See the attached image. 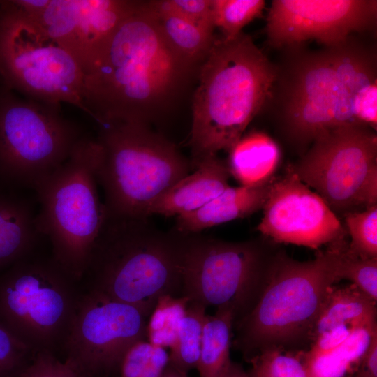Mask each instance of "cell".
<instances>
[{
    "label": "cell",
    "mask_w": 377,
    "mask_h": 377,
    "mask_svg": "<svg viewBox=\"0 0 377 377\" xmlns=\"http://www.w3.org/2000/svg\"><path fill=\"white\" fill-rule=\"evenodd\" d=\"M195 170L161 194L149 209V216H180L194 212L210 202L229 186L228 165L216 155L206 157Z\"/></svg>",
    "instance_id": "cell-17"
},
{
    "label": "cell",
    "mask_w": 377,
    "mask_h": 377,
    "mask_svg": "<svg viewBox=\"0 0 377 377\" xmlns=\"http://www.w3.org/2000/svg\"><path fill=\"white\" fill-rule=\"evenodd\" d=\"M193 67L168 44L147 1H135L83 71L87 114L98 124L149 125L175 100Z\"/></svg>",
    "instance_id": "cell-1"
},
{
    "label": "cell",
    "mask_w": 377,
    "mask_h": 377,
    "mask_svg": "<svg viewBox=\"0 0 377 377\" xmlns=\"http://www.w3.org/2000/svg\"><path fill=\"white\" fill-rule=\"evenodd\" d=\"M235 310L230 305L217 307L214 315H206L197 369L200 377H226L232 362L230 357Z\"/></svg>",
    "instance_id": "cell-21"
},
{
    "label": "cell",
    "mask_w": 377,
    "mask_h": 377,
    "mask_svg": "<svg viewBox=\"0 0 377 377\" xmlns=\"http://www.w3.org/2000/svg\"><path fill=\"white\" fill-rule=\"evenodd\" d=\"M376 302L354 284L338 288L333 286L309 332L316 337L339 325L376 326Z\"/></svg>",
    "instance_id": "cell-20"
},
{
    "label": "cell",
    "mask_w": 377,
    "mask_h": 377,
    "mask_svg": "<svg viewBox=\"0 0 377 377\" xmlns=\"http://www.w3.org/2000/svg\"><path fill=\"white\" fill-rule=\"evenodd\" d=\"M145 315L138 308L97 291L73 322L69 357L79 371H109L146 334Z\"/></svg>",
    "instance_id": "cell-15"
},
{
    "label": "cell",
    "mask_w": 377,
    "mask_h": 377,
    "mask_svg": "<svg viewBox=\"0 0 377 377\" xmlns=\"http://www.w3.org/2000/svg\"><path fill=\"white\" fill-rule=\"evenodd\" d=\"M59 106L0 88L2 177L34 189L67 158L82 135Z\"/></svg>",
    "instance_id": "cell-9"
},
{
    "label": "cell",
    "mask_w": 377,
    "mask_h": 377,
    "mask_svg": "<svg viewBox=\"0 0 377 377\" xmlns=\"http://www.w3.org/2000/svg\"><path fill=\"white\" fill-rule=\"evenodd\" d=\"M252 364L248 377H311L304 363L273 347L253 358Z\"/></svg>",
    "instance_id": "cell-29"
},
{
    "label": "cell",
    "mask_w": 377,
    "mask_h": 377,
    "mask_svg": "<svg viewBox=\"0 0 377 377\" xmlns=\"http://www.w3.org/2000/svg\"><path fill=\"white\" fill-rule=\"evenodd\" d=\"M344 217L351 239L349 252L360 258H377V205Z\"/></svg>",
    "instance_id": "cell-28"
},
{
    "label": "cell",
    "mask_w": 377,
    "mask_h": 377,
    "mask_svg": "<svg viewBox=\"0 0 377 377\" xmlns=\"http://www.w3.org/2000/svg\"><path fill=\"white\" fill-rule=\"evenodd\" d=\"M36 214L24 201L0 197V264L31 247L39 233Z\"/></svg>",
    "instance_id": "cell-22"
},
{
    "label": "cell",
    "mask_w": 377,
    "mask_h": 377,
    "mask_svg": "<svg viewBox=\"0 0 377 377\" xmlns=\"http://www.w3.org/2000/svg\"><path fill=\"white\" fill-rule=\"evenodd\" d=\"M161 377H188L187 373L184 372L169 363L165 368Z\"/></svg>",
    "instance_id": "cell-37"
},
{
    "label": "cell",
    "mask_w": 377,
    "mask_h": 377,
    "mask_svg": "<svg viewBox=\"0 0 377 377\" xmlns=\"http://www.w3.org/2000/svg\"><path fill=\"white\" fill-rule=\"evenodd\" d=\"M147 4L156 16L163 38L176 54L193 66L205 59L215 38L213 31L172 12L156 8L150 1Z\"/></svg>",
    "instance_id": "cell-23"
},
{
    "label": "cell",
    "mask_w": 377,
    "mask_h": 377,
    "mask_svg": "<svg viewBox=\"0 0 377 377\" xmlns=\"http://www.w3.org/2000/svg\"><path fill=\"white\" fill-rule=\"evenodd\" d=\"M96 178L108 214L148 218L166 189L190 173L191 164L170 140L135 122L98 124Z\"/></svg>",
    "instance_id": "cell-6"
},
{
    "label": "cell",
    "mask_w": 377,
    "mask_h": 377,
    "mask_svg": "<svg viewBox=\"0 0 377 377\" xmlns=\"http://www.w3.org/2000/svg\"><path fill=\"white\" fill-rule=\"evenodd\" d=\"M80 374L71 360L63 362L47 352H40L27 363L18 377H79Z\"/></svg>",
    "instance_id": "cell-33"
},
{
    "label": "cell",
    "mask_w": 377,
    "mask_h": 377,
    "mask_svg": "<svg viewBox=\"0 0 377 377\" xmlns=\"http://www.w3.org/2000/svg\"><path fill=\"white\" fill-rule=\"evenodd\" d=\"M272 178L256 186H229L202 207L177 216L175 229L182 234H195L253 214L263 208Z\"/></svg>",
    "instance_id": "cell-18"
},
{
    "label": "cell",
    "mask_w": 377,
    "mask_h": 377,
    "mask_svg": "<svg viewBox=\"0 0 377 377\" xmlns=\"http://www.w3.org/2000/svg\"><path fill=\"white\" fill-rule=\"evenodd\" d=\"M186 235L181 296L205 306L230 305L235 316L253 306L269 260L263 248L253 241Z\"/></svg>",
    "instance_id": "cell-11"
},
{
    "label": "cell",
    "mask_w": 377,
    "mask_h": 377,
    "mask_svg": "<svg viewBox=\"0 0 377 377\" xmlns=\"http://www.w3.org/2000/svg\"><path fill=\"white\" fill-rule=\"evenodd\" d=\"M350 332V327L348 325H339L325 331L316 337L313 346L306 354L318 355L332 353L343 343Z\"/></svg>",
    "instance_id": "cell-35"
},
{
    "label": "cell",
    "mask_w": 377,
    "mask_h": 377,
    "mask_svg": "<svg viewBox=\"0 0 377 377\" xmlns=\"http://www.w3.org/2000/svg\"><path fill=\"white\" fill-rule=\"evenodd\" d=\"M283 85V122L296 143L347 126L376 128L374 54L350 37L299 57Z\"/></svg>",
    "instance_id": "cell-2"
},
{
    "label": "cell",
    "mask_w": 377,
    "mask_h": 377,
    "mask_svg": "<svg viewBox=\"0 0 377 377\" xmlns=\"http://www.w3.org/2000/svg\"><path fill=\"white\" fill-rule=\"evenodd\" d=\"M277 74L247 34L215 37L193 98L192 165L234 147L271 98Z\"/></svg>",
    "instance_id": "cell-3"
},
{
    "label": "cell",
    "mask_w": 377,
    "mask_h": 377,
    "mask_svg": "<svg viewBox=\"0 0 377 377\" xmlns=\"http://www.w3.org/2000/svg\"><path fill=\"white\" fill-rule=\"evenodd\" d=\"M68 276L54 260L18 265L0 285V321L30 346L47 342L69 312Z\"/></svg>",
    "instance_id": "cell-12"
},
{
    "label": "cell",
    "mask_w": 377,
    "mask_h": 377,
    "mask_svg": "<svg viewBox=\"0 0 377 377\" xmlns=\"http://www.w3.org/2000/svg\"><path fill=\"white\" fill-rule=\"evenodd\" d=\"M265 4L263 0H212L214 26L219 28L223 37L234 38L262 13Z\"/></svg>",
    "instance_id": "cell-27"
},
{
    "label": "cell",
    "mask_w": 377,
    "mask_h": 377,
    "mask_svg": "<svg viewBox=\"0 0 377 377\" xmlns=\"http://www.w3.org/2000/svg\"><path fill=\"white\" fill-rule=\"evenodd\" d=\"M362 360L364 369L360 377H377V332L374 334L370 346Z\"/></svg>",
    "instance_id": "cell-36"
},
{
    "label": "cell",
    "mask_w": 377,
    "mask_h": 377,
    "mask_svg": "<svg viewBox=\"0 0 377 377\" xmlns=\"http://www.w3.org/2000/svg\"><path fill=\"white\" fill-rule=\"evenodd\" d=\"M229 152L230 174L242 186H256L270 180L281 157L276 143L261 132L242 137Z\"/></svg>",
    "instance_id": "cell-19"
},
{
    "label": "cell",
    "mask_w": 377,
    "mask_h": 377,
    "mask_svg": "<svg viewBox=\"0 0 377 377\" xmlns=\"http://www.w3.org/2000/svg\"><path fill=\"white\" fill-rule=\"evenodd\" d=\"M0 77L24 97L87 114L79 64L12 1H0Z\"/></svg>",
    "instance_id": "cell-8"
},
{
    "label": "cell",
    "mask_w": 377,
    "mask_h": 377,
    "mask_svg": "<svg viewBox=\"0 0 377 377\" xmlns=\"http://www.w3.org/2000/svg\"><path fill=\"white\" fill-rule=\"evenodd\" d=\"M79 377H86L84 375L80 374Z\"/></svg>",
    "instance_id": "cell-39"
},
{
    "label": "cell",
    "mask_w": 377,
    "mask_h": 377,
    "mask_svg": "<svg viewBox=\"0 0 377 377\" xmlns=\"http://www.w3.org/2000/svg\"><path fill=\"white\" fill-rule=\"evenodd\" d=\"M341 279L351 281L373 300H377V258H360L351 254L348 249L343 256L340 272Z\"/></svg>",
    "instance_id": "cell-30"
},
{
    "label": "cell",
    "mask_w": 377,
    "mask_h": 377,
    "mask_svg": "<svg viewBox=\"0 0 377 377\" xmlns=\"http://www.w3.org/2000/svg\"><path fill=\"white\" fill-rule=\"evenodd\" d=\"M135 3L125 0H33L24 11L20 10L64 48L83 73Z\"/></svg>",
    "instance_id": "cell-16"
},
{
    "label": "cell",
    "mask_w": 377,
    "mask_h": 377,
    "mask_svg": "<svg viewBox=\"0 0 377 377\" xmlns=\"http://www.w3.org/2000/svg\"><path fill=\"white\" fill-rule=\"evenodd\" d=\"M206 306L198 302H189L182 319L176 341L170 348L168 363L188 373L197 368L201 348Z\"/></svg>",
    "instance_id": "cell-24"
},
{
    "label": "cell",
    "mask_w": 377,
    "mask_h": 377,
    "mask_svg": "<svg viewBox=\"0 0 377 377\" xmlns=\"http://www.w3.org/2000/svg\"><path fill=\"white\" fill-rule=\"evenodd\" d=\"M30 345L0 321V377H18L27 364Z\"/></svg>",
    "instance_id": "cell-31"
},
{
    "label": "cell",
    "mask_w": 377,
    "mask_h": 377,
    "mask_svg": "<svg viewBox=\"0 0 377 377\" xmlns=\"http://www.w3.org/2000/svg\"><path fill=\"white\" fill-rule=\"evenodd\" d=\"M185 239L186 234L162 231L148 218L106 211L85 271L93 273L98 291L147 317L160 297L181 292Z\"/></svg>",
    "instance_id": "cell-4"
},
{
    "label": "cell",
    "mask_w": 377,
    "mask_h": 377,
    "mask_svg": "<svg viewBox=\"0 0 377 377\" xmlns=\"http://www.w3.org/2000/svg\"><path fill=\"white\" fill-rule=\"evenodd\" d=\"M371 129L347 126L330 131L290 165L337 216L376 205L377 138Z\"/></svg>",
    "instance_id": "cell-10"
},
{
    "label": "cell",
    "mask_w": 377,
    "mask_h": 377,
    "mask_svg": "<svg viewBox=\"0 0 377 377\" xmlns=\"http://www.w3.org/2000/svg\"><path fill=\"white\" fill-rule=\"evenodd\" d=\"M189 302L182 296L160 297L146 327L149 342L154 346L171 348L176 341L180 322Z\"/></svg>",
    "instance_id": "cell-25"
},
{
    "label": "cell",
    "mask_w": 377,
    "mask_h": 377,
    "mask_svg": "<svg viewBox=\"0 0 377 377\" xmlns=\"http://www.w3.org/2000/svg\"><path fill=\"white\" fill-rule=\"evenodd\" d=\"M374 0H274L267 19L272 45L283 47L314 39L326 47L346 42L376 20Z\"/></svg>",
    "instance_id": "cell-14"
},
{
    "label": "cell",
    "mask_w": 377,
    "mask_h": 377,
    "mask_svg": "<svg viewBox=\"0 0 377 377\" xmlns=\"http://www.w3.org/2000/svg\"><path fill=\"white\" fill-rule=\"evenodd\" d=\"M96 139L82 136L67 158L34 188L36 224L50 239L54 260L69 276L80 277L106 216L97 188L100 154Z\"/></svg>",
    "instance_id": "cell-7"
},
{
    "label": "cell",
    "mask_w": 377,
    "mask_h": 377,
    "mask_svg": "<svg viewBox=\"0 0 377 377\" xmlns=\"http://www.w3.org/2000/svg\"><path fill=\"white\" fill-rule=\"evenodd\" d=\"M376 332V326L364 325L352 326L346 339L334 352L352 366L362 360L374 334Z\"/></svg>",
    "instance_id": "cell-34"
},
{
    "label": "cell",
    "mask_w": 377,
    "mask_h": 377,
    "mask_svg": "<svg viewBox=\"0 0 377 377\" xmlns=\"http://www.w3.org/2000/svg\"><path fill=\"white\" fill-rule=\"evenodd\" d=\"M156 8L168 10L202 27L214 31L212 0L150 1Z\"/></svg>",
    "instance_id": "cell-32"
},
{
    "label": "cell",
    "mask_w": 377,
    "mask_h": 377,
    "mask_svg": "<svg viewBox=\"0 0 377 377\" xmlns=\"http://www.w3.org/2000/svg\"><path fill=\"white\" fill-rule=\"evenodd\" d=\"M329 245L309 261L285 254L269 260L256 302L242 321L239 343L246 353L309 332L327 295L341 280L348 246L344 239Z\"/></svg>",
    "instance_id": "cell-5"
},
{
    "label": "cell",
    "mask_w": 377,
    "mask_h": 377,
    "mask_svg": "<svg viewBox=\"0 0 377 377\" xmlns=\"http://www.w3.org/2000/svg\"><path fill=\"white\" fill-rule=\"evenodd\" d=\"M262 209L257 229L276 242L318 249L344 239L338 216L291 166L283 176L272 178Z\"/></svg>",
    "instance_id": "cell-13"
},
{
    "label": "cell",
    "mask_w": 377,
    "mask_h": 377,
    "mask_svg": "<svg viewBox=\"0 0 377 377\" xmlns=\"http://www.w3.org/2000/svg\"><path fill=\"white\" fill-rule=\"evenodd\" d=\"M165 349L143 339L133 343L119 363L120 377H161L168 364Z\"/></svg>",
    "instance_id": "cell-26"
},
{
    "label": "cell",
    "mask_w": 377,
    "mask_h": 377,
    "mask_svg": "<svg viewBox=\"0 0 377 377\" xmlns=\"http://www.w3.org/2000/svg\"><path fill=\"white\" fill-rule=\"evenodd\" d=\"M226 377H248L242 368L237 364L232 363Z\"/></svg>",
    "instance_id": "cell-38"
}]
</instances>
